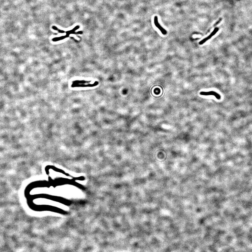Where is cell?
<instances>
[{"mask_svg": "<svg viewBox=\"0 0 252 252\" xmlns=\"http://www.w3.org/2000/svg\"><path fill=\"white\" fill-rule=\"evenodd\" d=\"M200 94L203 96H210L212 95L215 97L216 99L220 100L221 98L220 95L214 91H210L208 92L202 91L200 92Z\"/></svg>", "mask_w": 252, "mask_h": 252, "instance_id": "1", "label": "cell"}, {"mask_svg": "<svg viewBox=\"0 0 252 252\" xmlns=\"http://www.w3.org/2000/svg\"><path fill=\"white\" fill-rule=\"evenodd\" d=\"M154 21L155 26H156V27H157L160 30V31L161 33H162V34L164 35L167 34V32L166 31V30L163 28V27H161L160 24L159 23L157 16H155Z\"/></svg>", "mask_w": 252, "mask_h": 252, "instance_id": "2", "label": "cell"}, {"mask_svg": "<svg viewBox=\"0 0 252 252\" xmlns=\"http://www.w3.org/2000/svg\"><path fill=\"white\" fill-rule=\"evenodd\" d=\"M219 28L216 27L214 29V30H213V31L211 32V34H210L209 36H208L206 38H205L204 39L202 40L201 41H200L199 43V44L200 45H202L203 44H204V43H206V42L208 41V40H209L212 38V37L213 36H214L215 35H216V34L217 33L218 31H219Z\"/></svg>", "mask_w": 252, "mask_h": 252, "instance_id": "3", "label": "cell"}, {"mask_svg": "<svg viewBox=\"0 0 252 252\" xmlns=\"http://www.w3.org/2000/svg\"><path fill=\"white\" fill-rule=\"evenodd\" d=\"M222 18H221L219 21H217V22H216V24H215L214 26H216V25H217V24H219V22H220L221 21H222Z\"/></svg>", "mask_w": 252, "mask_h": 252, "instance_id": "4", "label": "cell"}]
</instances>
